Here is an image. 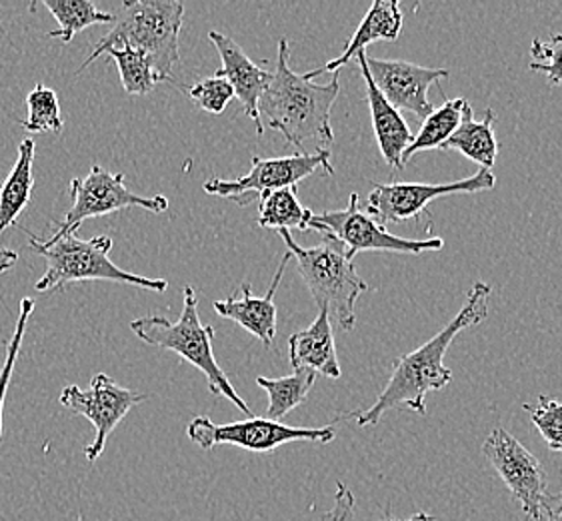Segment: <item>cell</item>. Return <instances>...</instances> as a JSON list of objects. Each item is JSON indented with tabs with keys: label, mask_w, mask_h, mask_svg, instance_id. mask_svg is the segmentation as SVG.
I'll return each instance as SVG.
<instances>
[{
	"label": "cell",
	"mask_w": 562,
	"mask_h": 521,
	"mask_svg": "<svg viewBox=\"0 0 562 521\" xmlns=\"http://www.w3.org/2000/svg\"><path fill=\"white\" fill-rule=\"evenodd\" d=\"M491 293V285L483 281L474 284L461 311L447 328L440 329L432 340L423 343L415 352L394 359L391 377L371 408L349 413L347 418L357 421L359 428H367L383 420L384 413L391 409L408 408L418 415H427L428 393L439 391L452 381V372L445 365L450 343L464 329L479 325L488 318Z\"/></svg>",
	"instance_id": "6da1fadb"
},
{
	"label": "cell",
	"mask_w": 562,
	"mask_h": 521,
	"mask_svg": "<svg viewBox=\"0 0 562 521\" xmlns=\"http://www.w3.org/2000/svg\"><path fill=\"white\" fill-rule=\"evenodd\" d=\"M291 48L289 41H279L277 67L270 77L269 87L260 97V119L269 121L270 129L279 131L291 147H304L306 141H318L321 145H333L335 135L330 126V111L340 92L338 73L330 82L316 85L293 73L289 67Z\"/></svg>",
	"instance_id": "7a4b0ae2"
},
{
	"label": "cell",
	"mask_w": 562,
	"mask_h": 521,
	"mask_svg": "<svg viewBox=\"0 0 562 521\" xmlns=\"http://www.w3.org/2000/svg\"><path fill=\"white\" fill-rule=\"evenodd\" d=\"M182 23L184 4L179 0H124L119 12H114L111 33L102 36L75 75L111 48H136L153 60L158 80L169 82L180 60Z\"/></svg>",
	"instance_id": "3957f363"
},
{
	"label": "cell",
	"mask_w": 562,
	"mask_h": 521,
	"mask_svg": "<svg viewBox=\"0 0 562 521\" xmlns=\"http://www.w3.org/2000/svg\"><path fill=\"white\" fill-rule=\"evenodd\" d=\"M182 297H184V303L177 321H170L160 315L138 318L131 321L133 333L147 345L177 353L184 362L191 363L194 369H199L206 377V384L213 396L226 397L245 415L252 418L245 399L238 396L237 389L231 384V379L226 377L214 357V329L211 325H203L201 321L196 289L192 285H187Z\"/></svg>",
	"instance_id": "277c9868"
},
{
	"label": "cell",
	"mask_w": 562,
	"mask_h": 521,
	"mask_svg": "<svg viewBox=\"0 0 562 521\" xmlns=\"http://www.w3.org/2000/svg\"><path fill=\"white\" fill-rule=\"evenodd\" d=\"M33 247L41 257H45L46 271L36 281V291H65L68 285L82 281H113V284L133 285L148 291L165 293L169 289L167 279H148L136 273H128L116 267L111 260L113 239L101 237L79 239L75 233L67 237L48 241L26 233Z\"/></svg>",
	"instance_id": "5b68a950"
},
{
	"label": "cell",
	"mask_w": 562,
	"mask_h": 521,
	"mask_svg": "<svg viewBox=\"0 0 562 521\" xmlns=\"http://www.w3.org/2000/svg\"><path fill=\"white\" fill-rule=\"evenodd\" d=\"M279 235L299 263V273L316 307L325 309L330 321H337L342 331H352L357 325V301L371 287L357 273L347 247L330 235H325V241L316 247H301L291 231H279Z\"/></svg>",
	"instance_id": "8992f818"
},
{
	"label": "cell",
	"mask_w": 562,
	"mask_h": 521,
	"mask_svg": "<svg viewBox=\"0 0 562 521\" xmlns=\"http://www.w3.org/2000/svg\"><path fill=\"white\" fill-rule=\"evenodd\" d=\"M187 435L192 443L206 452H211L216 445H235L247 452L270 454L284 443L311 442L325 445L337 437V428H293L281 421H270L257 415L245 421L216 425L206 415H199L189 423Z\"/></svg>",
	"instance_id": "52a82bcc"
},
{
	"label": "cell",
	"mask_w": 562,
	"mask_h": 521,
	"mask_svg": "<svg viewBox=\"0 0 562 521\" xmlns=\"http://www.w3.org/2000/svg\"><path fill=\"white\" fill-rule=\"evenodd\" d=\"M72 207L68 209L65 221L58 225L55 239L67 237L77 233V229L94 217L113 215L124 209H145L150 213H165L169 209V199L162 195L140 197L126 189L123 173H109L101 165H92L85 179L70 181Z\"/></svg>",
	"instance_id": "ba28073f"
},
{
	"label": "cell",
	"mask_w": 562,
	"mask_h": 521,
	"mask_svg": "<svg viewBox=\"0 0 562 521\" xmlns=\"http://www.w3.org/2000/svg\"><path fill=\"white\" fill-rule=\"evenodd\" d=\"M316 169H325L328 175H335L328 148H318L311 155L296 153L291 157H274V159H262L259 155H255L250 173L238 177L235 181H223L214 177L211 181L204 182V191L231 199L240 207H247L252 201H259L262 195L296 187L306 177H311Z\"/></svg>",
	"instance_id": "9c48e42d"
},
{
	"label": "cell",
	"mask_w": 562,
	"mask_h": 521,
	"mask_svg": "<svg viewBox=\"0 0 562 521\" xmlns=\"http://www.w3.org/2000/svg\"><path fill=\"white\" fill-rule=\"evenodd\" d=\"M493 170L479 169L473 177L452 182H389L372 185L367 199V215L381 228L405 223L423 215L428 203L449 195H474L491 191L495 187Z\"/></svg>",
	"instance_id": "30bf717a"
},
{
	"label": "cell",
	"mask_w": 562,
	"mask_h": 521,
	"mask_svg": "<svg viewBox=\"0 0 562 521\" xmlns=\"http://www.w3.org/2000/svg\"><path fill=\"white\" fill-rule=\"evenodd\" d=\"M308 229H315L323 235L338 239L350 257L355 259L360 251H389V253H405L420 255L427 251H440L445 241L440 237L418 241V239L396 237L381 228L372 217L359 204V195L350 193L349 204L342 211H325L313 215Z\"/></svg>",
	"instance_id": "8fae6325"
},
{
	"label": "cell",
	"mask_w": 562,
	"mask_h": 521,
	"mask_svg": "<svg viewBox=\"0 0 562 521\" xmlns=\"http://www.w3.org/2000/svg\"><path fill=\"white\" fill-rule=\"evenodd\" d=\"M145 399H148V396L119 386L113 377L106 374L94 375L87 391L79 386H68L63 389L60 403L68 411L89 420L97 430L94 440L85 447L87 462L92 464L101 457L106 447V440L114 428L126 418L131 409L143 403Z\"/></svg>",
	"instance_id": "7c38bea8"
},
{
	"label": "cell",
	"mask_w": 562,
	"mask_h": 521,
	"mask_svg": "<svg viewBox=\"0 0 562 521\" xmlns=\"http://www.w3.org/2000/svg\"><path fill=\"white\" fill-rule=\"evenodd\" d=\"M483 454L508 491L520 501L525 516L532 521L542 520L549 481L539 459L505 428H496L484 440Z\"/></svg>",
	"instance_id": "4fadbf2b"
},
{
	"label": "cell",
	"mask_w": 562,
	"mask_h": 521,
	"mask_svg": "<svg viewBox=\"0 0 562 521\" xmlns=\"http://www.w3.org/2000/svg\"><path fill=\"white\" fill-rule=\"evenodd\" d=\"M364 65L376 89L396 111H408L416 119H427L432 113L428 89L449 77L447 68L420 67L406 60H389L364 55Z\"/></svg>",
	"instance_id": "5bb4252c"
},
{
	"label": "cell",
	"mask_w": 562,
	"mask_h": 521,
	"mask_svg": "<svg viewBox=\"0 0 562 521\" xmlns=\"http://www.w3.org/2000/svg\"><path fill=\"white\" fill-rule=\"evenodd\" d=\"M209 38L216 46L221 60H223V67L216 68L214 77H221L231 82V87L235 89V97L243 107V113L247 114L248 119L257 126V135H265L259 102L260 97L269 87L272 73L248 57L247 53L243 51V46L235 43L231 36L218 33V31H211Z\"/></svg>",
	"instance_id": "9a60e30c"
},
{
	"label": "cell",
	"mask_w": 562,
	"mask_h": 521,
	"mask_svg": "<svg viewBox=\"0 0 562 521\" xmlns=\"http://www.w3.org/2000/svg\"><path fill=\"white\" fill-rule=\"evenodd\" d=\"M293 259L291 253L282 255L281 265L272 277V284L265 297H255L252 295V285L245 281L240 285V299L237 297H228L223 301L214 303V311L221 318L231 319L238 323L240 328L247 329L250 335H255L257 340L270 350L272 341L277 337V306H274V295L282 281V275L286 271L289 260Z\"/></svg>",
	"instance_id": "2e32d148"
},
{
	"label": "cell",
	"mask_w": 562,
	"mask_h": 521,
	"mask_svg": "<svg viewBox=\"0 0 562 521\" xmlns=\"http://www.w3.org/2000/svg\"><path fill=\"white\" fill-rule=\"evenodd\" d=\"M364 55L367 53L362 51L357 58H359L360 73H362L364 87H367V102L371 109L374 136H376L384 163L391 169H401V159H403L406 147L413 141V133H411V126L401 111H396L393 104L384 99L383 92L379 91L376 85L372 82L371 75L364 65Z\"/></svg>",
	"instance_id": "e0dca14e"
},
{
	"label": "cell",
	"mask_w": 562,
	"mask_h": 521,
	"mask_svg": "<svg viewBox=\"0 0 562 521\" xmlns=\"http://www.w3.org/2000/svg\"><path fill=\"white\" fill-rule=\"evenodd\" d=\"M403 31V11L396 0H376L372 2L367 16L362 19L357 33L352 34L340 57L328 60L325 67L308 70L303 75L304 79L313 80L325 73H338L340 68L347 67L352 58L364 51V46L376 43V41H396Z\"/></svg>",
	"instance_id": "ac0fdd59"
},
{
	"label": "cell",
	"mask_w": 562,
	"mask_h": 521,
	"mask_svg": "<svg viewBox=\"0 0 562 521\" xmlns=\"http://www.w3.org/2000/svg\"><path fill=\"white\" fill-rule=\"evenodd\" d=\"M289 359L294 372L308 369L313 374L325 375L330 379L340 377L333 321L325 309H318V315L311 328L293 333L289 337Z\"/></svg>",
	"instance_id": "d6986e66"
},
{
	"label": "cell",
	"mask_w": 562,
	"mask_h": 521,
	"mask_svg": "<svg viewBox=\"0 0 562 521\" xmlns=\"http://www.w3.org/2000/svg\"><path fill=\"white\" fill-rule=\"evenodd\" d=\"M440 148L442 151H459L467 159L479 163L481 169L493 170L496 155H498L493 109H486L483 119L476 121L473 107L467 101L462 109L461 125L457 126V131Z\"/></svg>",
	"instance_id": "ffe728a7"
},
{
	"label": "cell",
	"mask_w": 562,
	"mask_h": 521,
	"mask_svg": "<svg viewBox=\"0 0 562 521\" xmlns=\"http://www.w3.org/2000/svg\"><path fill=\"white\" fill-rule=\"evenodd\" d=\"M34 145L33 138H24L19 145V159L14 163L7 181L0 187V233L12 228L16 219L31 203L34 187Z\"/></svg>",
	"instance_id": "44dd1931"
},
{
	"label": "cell",
	"mask_w": 562,
	"mask_h": 521,
	"mask_svg": "<svg viewBox=\"0 0 562 521\" xmlns=\"http://www.w3.org/2000/svg\"><path fill=\"white\" fill-rule=\"evenodd\" d=\"M464 104H467V101L461 99V97L459 99H447V101L442 102V107L435 109L432 113L428 114L425 123L420 126V131L413 135L411 145L403 153L401 169H405L416 153L440 148L449 141L450 135L457 131V126L461 125Z\"/></svg>",
	"instance_id": "7402d4cb"
},
{
	"label": "cell",
	"mask_w": 562,
	"mask_h": 521,
	"mask_svg": "<svg viewBox=\"0 0 562 521\" xmlns=\"http://www.w3.org/2000/svg\"><path fill=\"white\" fill-rule=\"evenodd\" d=\"M313 215L315 213L299 201L296 187H289L260 197L257 223L259 228L277 231H308Z\"/></svg>",
	"instance_id": "603a6c76"
},
{
	"label": "cell",
	"mask_w": 562,
	"mask_h": 521,
	"mask_svg": "<svg viewBox=\"0 0 562 521\" xmlns=\"http://www.w3.org/2000/svg\"><path fill=\"white\" fill-rule=\"evenodd\" d=\"M46 11L57 19L58 29L48 34L68 45L75 34L94 26V24H113V12H102L89 0H41Z\"/></svg>",
	"instance_id": "cb8c5ba5"
},
{
	"label": "cell",
	"mask_w": 562,
	"mask_h": 521,
	"mask_svg": "<svg viewBox=\"0 0 562 521\" xmlns=\"http://www.w3.org/2000/svg\"><path fill=\"white\" fill-rule=\"evenodd\" d=\"M315 381L316 374L308 369H299L293 375L281 377V379L257 377V386L262 387L269 393L267 420L281 421L282 418H286L308 397Z\"/></svg>",
	"instance_id": "d4e9b609"
},
{
	"label": "cell",
	"mask_w": 562,
	"mask_h": 521,
	"mask_svg": "<svg viewBox=\"0 0 562 521\" xmlns=\"http://www.w3.org/2000/svg\"><path fill=\"white\" fill-rule=\"evenodd\" d=\"M109 55L119 67L121 82L126 95H148L157 87V70L153 67V60L143 51L136 48H111Z\"/></svg>",
	"instance_id": "484cf974"
},
{
	"label": "cell",
	"mask_w": 562,
	"mask_h": 521,
	"mask_svg": "<svg viewBox=\"0 0 562 521\" xmlns=\"http://www.w3.org/2000/svg\"><path fill=\"white\" fill-rule=\"evenodd\" d=\"M29 117L21 125L29 133H60L63 131V114L58 104L57 92L45 85H36L26 97Z\"/></svg>",
	"instance_id": "4316f807"
},
{
	"label": "cell",
	"mask_w": 562,
	"mask_h": 521,
	"mask_svg": "<svg viewBox=\"0 0 562 521\" xmlns=\"http://www.w3.org/2000/svg\"><path fill=\"white\" fill-rule=\"evenodd\" d=\"M522 409L530 415L532 425L552 452H562V403L559 399L540 396L537 403H525Z\"/></svg>",
	"instance_id": "83f0119b"
},
{
	"label": "cell",
	"mask_w": 562,
	"mask_h": 521,
	"mask_svg": "<svg viewBox=\"0 0 562 521\" xmlns=\"http://www.w3.org/2000/svg\"><path fill=\"white\" fill-rule=\"evenodd\" d=\"M34 301L31 297H26L21 301V313L16 319V328H14V335L9 340L7 345V355H4V363L0 369V440H2V415H4V401H7V393L11 387L12 374H14V365L19 359V353L23 347L24 335H26V325L29 319L33 315Z\"/></svg>",
	"instance_id": "f1b7e54d"
},
{
	"label": "cell",
	"mask_w": 562,
	"mask_h": 521,
	"mask_svg": "<svg viewBox=\"0 0 562 521\" xmlns=\"http://www.w3.org/2000/svg\"><path fill=\"white\" fill-rule=\"evenodd\" d=\"M529 68L542 73L551 85L562 87V33H554L549 38H535L530 45Z\"/></svg>",
	"instance_id": "f546056e"
},
{
	"label": "cell",
	"mask_w": 562,
	"mask_h": 521,
	"mask_svg": "<svg viewBox=\"0 0 562 521\" xmlns=\"http://www.w3.org/2000/svg\"><path fill=\"white\" fill-rule=\"evenodd\" d=\"M235 89L231 82L221 77H211V79L199 80L194 87L189 89V99H191L201 111L209 114L225 113L226 104L233 101Z\"/></svg>",
	"instance_id": "4dcf8cb0"
},
{
	"label": "cell",
	"mask_w": 562,
	"mask_h": 521,
	"mask_svg": "<svg viewBox=\"0 0 562 521\" xmlns=\"http://www.w3.org/2000/svg\"><path fill=\"white\" fill-rule=\"evenodd\" d=\"M352 518H355V496L342 481H338L335 503L321 521H352Z\"/></svg>",
	"instance_id": "1f68e13d"
},
{
	"label": "cell",
	"mask_w": 562,
	"mask_h": 521,
	"mask_svg": "<svg viewBox=\"0 0 562 521\" xmlns=\"http://www.w3.org/2000/svg\"><path fill=\"white\" fill-rule=\"evenodd\" d=\"M542 513L547 516V521H562V491L557 496H547L542 503Z\"/></svg>",
	"instance_id": "d6a6232c"
},
{
	"label": "cell",
	"mask_w": 562,
	"mask_h": 521,
	"mask_svg": "<svg viewBox=\"0 0 562 521\" xmlns=\"http://www.w3.org/2000/svg\"><path fill=\"white\" fill-rule=\"evenodd\" d=\"M16 260H19V253H14V251L7 250V247L0 245V275L12 269L16 265Z\"/></svg>",
	"instance_id": "836d02e7"
},
{
	"label": "cell",
	"mask_w": 562,
	"mask_h": 521,
	"mask_svg": "<svg viewBox=\"0 0 562 521\" xmlns=\"http://www.w3.org/2000/svg\"><path fill=\"white\" fill-rule=\"evenodd\" d=\"M394 521H435L432 516H428L425 511H420V513H415L411 520H394Z\"/></svg>",
	"instance_id": "e575fe53"
},
{
	"label": "cell",
	"mask_w": 562,
	"mask_h": 521,
	"mask_svg": "<svg viewBox=\"0 0 562 521\" xmlns=\"http://www.w3.org/2000/svg\"><path fill=\"white\" fill-rule=\"evenodd\" d=\"M7 345H9V340H0V350H2V347H7Z\"/></svg>",
	"instance_id": "d590c367"
}]
</instances>
